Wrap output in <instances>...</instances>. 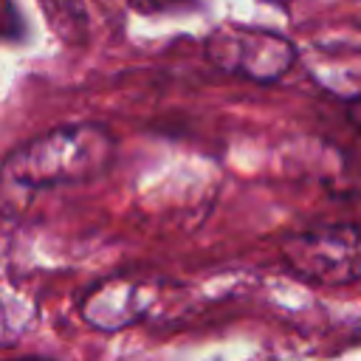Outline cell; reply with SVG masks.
I'll return each instance as SVG.
<instances>
[{
	"mask_svg": "<svg viewBox=\"0 0 361 361\" xmlns=\"http://www.w3.org/2000/svg\"><path fill=\"white\" fill-rule=\"evenodd\" d=\"M116 141L102 124H65L20 144L6 158V172L31 189L79 183L102 175Z\"/></svg>",
	"mask_w": 361,
	"mask_h": 361,
	"instance_id": "6da1fadb",
	"label": "cell"
},
{
	"mask_svg": "<svg viewBox=\"0 0 361 361\" xmlns=\"http://www.w3.org/2000/svg\"><path fill=\"white\" fill-rule=\"evenodd\" d=\"M285 265L322 285H347L361 276V228L353 223L310 226L279 243Z\"/></svg>",
	"mask_w": 361,
	"mask_h": 361,
	"instance_id": "7a4b0ae2",
	"label": "cell"
},
{
	"mask_svg": "<svg viewBox=\"0 0 361 361\" xmlns=\"http://www.w3.org/2000/svg\"><path fill=\"white\" fill-rule=\"evenodd\" d=\"M203 51L220 71L251 82H276L290 71L296 59V51L285 37L240 25H226L209 34Z\"/></svg>",
	"mask_w": 361,
	"mask_h": 361,
	"instance_id": "3957f363",
	"label": "cell"
},
{
	"mask_svg": "<svg viewBox=\"0 0 361 361\" xmlns=\"http://www.w3.org/2000/svg\"><path fill=\"white\" fill-rule=\"evenodd\" d=\"M152 8H166V6H178V3H186V0H147Z\"/></svg>",
	"mask_w": 361,
	"mask_h": 361,
	"instance_id": "277c9868",
	"label": "cell"
},
{
	"mask_svg": "<svg viewBox=\"0 0 361 361\" xmlns=\"http://www.w3.org/2000/svg\"><path fill=\"white\" fill-rule=\"evenodd\" d=\"M20 361H48V358H20Z\"/></svg>",
	"mask_w": 361,
	"mask_h": 361,
	"instance_id": "5b68a950",
	"label": "cell"
}]
</instances>
